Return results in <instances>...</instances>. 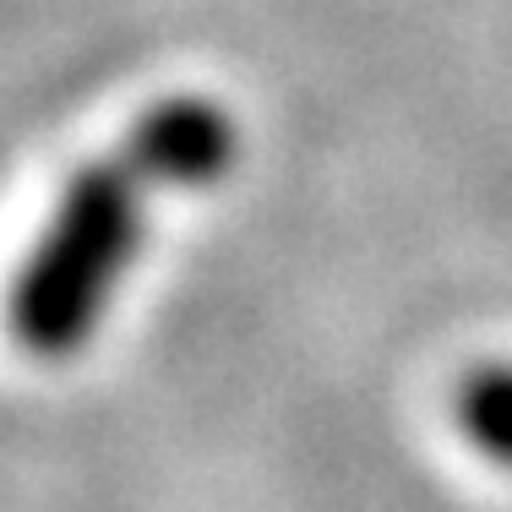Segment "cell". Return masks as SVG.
Masks as SVG:
<instances>
[{
    "label": "cell",
    "mask_w": 512,
    "mask_h": 512,
    "mask_svg": "<svg viewBox=\"0 0 512 512\" xmlns=\"http://www.w3.org/2000/svg\"><path fill=\"white\" fill-rule=\"evenodd\" d=\"M240 126L207 93L148 104L131 131L60 186L6 289V333L28 360H71L109 322L148 246L153 202L207 191L235 169Z\"/></svg>",
    "instance_id": "cell-1"
},
{
    "label": "cell",
    "mask_w": 512,
    "mask_h": 512,
    "mask_svg": "<svg viewBox=\"0 0 512 512\" xmlns=\"http://www.w3.org/2000/svg\"><path fill=\"white\" fill-rule=\"evenodd\" d=\"M453 414H458L463 442H469L474 453L512 469V360L474 365L458 382Z\"/></svg>",
    "instance_id": "cell-2"
}]
</instances>
